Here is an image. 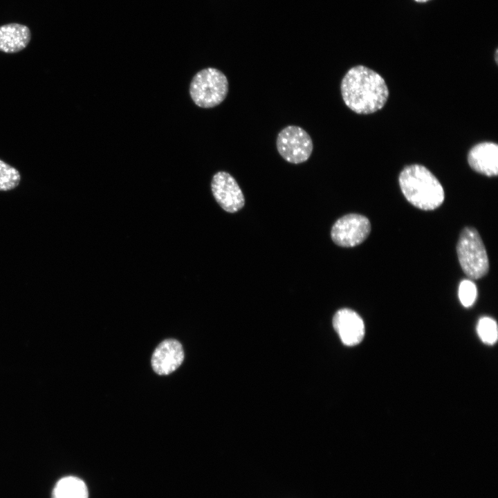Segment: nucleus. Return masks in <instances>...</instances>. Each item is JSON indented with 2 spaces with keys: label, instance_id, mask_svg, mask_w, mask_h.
<instances>
[{
  "label": "nucleus",
  "instance_id": "2",
  "mask_svg": "<svg viewBox=\"0 0 498 498\" xmlns=\"http://www.w3.org/2000/svg\"><path fill=\"white\" fill-rule=\"evenodd\" d=\"M400 190L407 201L423 210H434L445 199V192L438 178L423 165L405 167L398 176Z\"/></svg>",
  "mask_w": 498,
  "mask_h": 498
},
{
  "label": "nucleus",
  "instance_id": "13",
  "mask_svg": "<svg viewBox=\"0 0 498 498\" xmlns=\"http://www.w3.org/2000/svg\"><path fill=\"white\" fill-rule=\"evenodd\" d=\"M478 335L483 342L493 344L497 340L498 331L496 321L490 317H481L477 325Z\"/></svg>",
  "mask_w": 498,
  "mask_h": 498
},
{
  "label": "nucleus",
  "instance_id": "16",
  "mask_svg": "<svg viewBox=\"0 0 498 498\" xmlns=\"http://www.w3.org/2000/svg\"><path fill=\"white\" fill-rule=\"evenodd\" d=\"M414 1H417V2H419V3H423V2H426V1H429V0H414Z\"/></svg>",
  "mask_w": 498,
  "mask_h": 498
},
{
  "label": "nucleus",
  "instance_id": "17",
  "mask_svg": "<svg viewBox=\"0 0 498 498\" xmlns=\"http://www.w3.org/2000/svg\"><path fill=\"white\" fill-rule=\"evenodd\" d=\"M495 62H496V63H497V61H498V59H497V50L496 52H495Z\"/></svg>",
  "mask_w": 498,
  "mask_h": 498
},
{
  "label": "nucleus",
  "instance_id": "12",
  "mask_svg": "<svg viewBox=\"0 0 498 498\" xmlns=\"http://www.w3.org/2000/svg\"><path fill=\"white\" fill-rule=\"evenodd\" d=\"M51 498H89V491L83 480L75 476H66L57 481Z\"/></svg>",
  "mask_w": 498,
  "mask_h": 498
},
{
  "label": "nucleus",
  "instance_id": "5",
  "mask_svg": "<svg viewBox=\"0 0 498 498\" xmlns=\"http://www.w3.org/2000/svg\"><path fill=\"white\" fill-rule=\"evenodd\" d=\"M279 155L288 163L299 164L311 156L313 144L310 135L302 127L288 125L282 129L276 139Z\"/></svg>",
  "mask_w": 498,
  "mask_h": 498
},
{
  "label": "nucleus",
  "instance_id": "15",
  "mask_svg": "<svg viewBox=\"0 0 498 498\" xmlns=\"http://www.w3.org/2000/svg\"><path fill=\"white\" fill-rule=\"evenodd\" d=\"M458 295L464 307H470L474 304L477 297L476 284L470 279L462 280L459 286Z\"/></svg>",
  "mask_w": 498,
  "mask_h": 498
},
{
  "label": "nucleus",
  "instance_id": "7",
  "mask_svg": "<svg viewBox=\"0 0 498 498\" xmlns=\"http://www.w3.org/2000/svg\"><path fill=\"white\" fill-rule=\"evenodd\" d=\"M211 190L216 201L225 211L234 213L244 206L243 194L229 173L223 171L216 173L211 181Z\"/></svg>",
  "mask_w": 498,
  "mask_h": 498
},
{
  "label": "nucleus",
  "instance_id": "10",
  "mask_svg": "<svg viewBox=\"0 0 498 498\" xmlns=\"http://www.w3.org/2000/svg\"><path fill=\"white\" fill-rule=\"evenodd\" d=\"M468 162L475 172L487 176L498 174V146L492 142L474 145L468 154Z\"/></svg>",
  "mask_w": 498,
  "mask_h": 498
},
{
  "label": "nucleus",
  "instance_id": "8",
  "mask_svg": "<svg viewBox=\"0 0 498 498\" xmlns=\"http://www.w3.org/2000/svg\"><path fill=\"white\" fill-rule=\"evenodd\" d=\"M333 326L342 342L347 346H355L364 338L363 320L352 309L344 308L337 311L333 317Z\"/></svg>",
  "mask_w": 498,
  "mask_h": 498
},
{
  "label": "nucleus",
  "instance_id": "4",
  "mask_svg": "<svg viewBox=\"0 0 498 498\" xmlns=\"http://www.w3.org/2000/svg\"><path fill=\"white\" fill-rule=\"evenodd\" d=\"M228 92V81L225 74L215 68H206L198 72L190 86V96L201 108H212L220 104Z\"/></svg>",
  "mask_w": 498,
  "mask_h": 498
},
{
  "label": "nucleus",
  "instance_id": "1",
  "mask_svg": "<svg viewBox=\"0 0 498 498\" xmlns=\"http://www.w3.org/2000/svg\"><path fill=\"white\" fill-rule=\"evenodd\" d=\"M347 107L358 114H370L381 109L389 97L383 77L375 71L358 65L344 75L340 84Z\"/></svg>",
  "mask_w": 498,
  "mask_h": 498
},
{
  "label": "nucleus",
  "instance_id": "11",
  "mask_svg": "<svg viewBox=\"0 0 498 498\" xmlns=\"http://www.w3.org/2000/svg\"><path fill=\"white\" fill-rule=\"evenodd\" d=\"M30 39L31 32L24 24L11 23L0 26V51L18 53L28 46Z\"/></svg>",
  "mask_w": 498,
  "mask_h": 498
},
{
  "label": "nucleus",
  "instance_id": "9",
  "mask_svg": "<svg viewBox=\"0 0 498 498\" xmlns=\"http://www.w3.org/2000/svg\"><path fill=\"white\" fill-rule=\"evenodd\" d=\"M184 352L181 344L175 339H167L155 349L151 357V367L158 375H168L183 362Z\"/></svg>",
  "mask_w": 498,
  "mask_h": 498
},
{
  "label": "nucleus",
  "instance_id": "14",
  "mask_svg": "<svg viewBox=\"0 0 498 498\" xmlns=\"http://www.w3.org/2000/svg\"><path fill=\"white\" fill-rule=\"evenodd\" d=\"M17 169L0 160V191H9L15 188L20 182Z\"/></svg>",
  "mask_w": 498,
  "mask_h": 498
},
{
  "label": "nucleus",
  "instance_id": "6",
  "mask_svg": "<svg viewBox=\"0 0 498 498\" xmlns=\"http://www.w3.org/2000/svg\"><path fill=\"white\" fill-rule=\"evenodd\" d=\"M371 223L364 215L352 213L338 219L331 228V237L338 246L352 248L362 243L369 235Z\"/></svg>",
  "mask_w": 498,
  "mask_h": 498
},
{
  "label": "nucleus",
  "instance_id": "3",
  "mask_svg": "<svg viewBox=\"0 0 498 498\" xmlns=\"http://www.w3.org/2000/svg\"><path fill=\"white\" fill-rule=\"evenodd\" d=\"M456 253L461 269L469 279H479L488 273V254L474 228L467 226L462 229L456 244Z\"/></svg>",
  "mask_w": 498,
  "mask_h": 498
}]
</instances>
